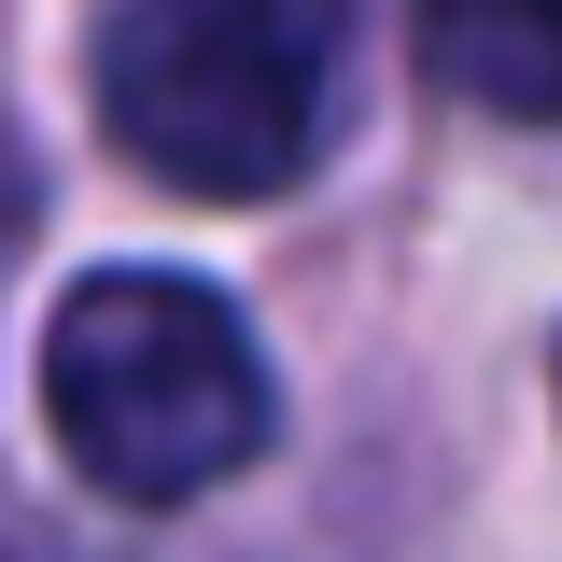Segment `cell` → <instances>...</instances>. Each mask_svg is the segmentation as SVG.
I'll use <instances>...</instances> for the list:
<instances>
[{
  "label": "cell",
  "mask_w": 562,
  "mask_h": 562,
  "mask_svg": "<svg viewBox=\"0 0 562 562\" xmlns=\"http://www.w3.org/2000/svg\"><path fill=\"white\" fill-rule=\"evenodd\" d=\"M43 422L99 492L183 506L268 450V351L183 268H99L43 324Z\"/></svg>",
  "instance_id": "obj_1"
},
{
  "label": "cell",
  "mask_w": 562,
  "mask_h": 562,
  "mask_svg": "<svg viewBox=\"0 0 562 562\" xmlns=\"http://www.w3.org/2000/svg\"><path fill=\"white\" fill-rule=\"evenodd\" d=\"M338 113V0H127L99 29V127L169 198H281Z\"/></svg>",
  "instance_id": "obj_2"
},
{
  "label": "cell",
  "mask_w": 562,
  "mask_h": 562,
  "mask_svg": "<svg viewBox=\"0 0 562 562\" xmlns=\"http://www.w3.org/2000/svg\"><path fill=\"white\" fill-rule=\"evenodd\" d=\"M422 70L506 127H562V0H422Z\"/></svg>",
  "instance_id": "obj_3"
},
{
  "label": "cell",
  "mask_w": 562,
  "mask_h": 562,
  "mask_svg": "<svg viewBox=\"0 0 562 562\" xmlns=\"http://www.w3.org/2000/svg\"><path fill=\"white\" fill-rule=\"evenodd\" d=\"M29 225V169H14V140H0V239Z\"/></svg>",
  "instance_id": "obj_4"
},
{
  "label": "cell",
  "mask_w": 562,
  "mask_h": 562,
  "mask_svg": "<svg viewBox=\"0 0 562 562\" xmlns=\"http://www.w3.org/2000/svg\"><path fill=\"white\" fill-rule=\"evenodd\" d=\"M0 562H29V549H0Z\"/></svg>",
  "instance_id": "obj_5"
}]
</instances>
